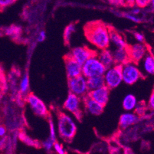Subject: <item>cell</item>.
Returning a JSON list of instances; mask_svg holds the SVG:
<instances>
[{"instance_id": "1", "label": "cell", "mask_w": 154, "mask_h": 154, "mask_svg": "<svg viewBox=\"0 0 154 154\" xmlns=\"http://www.w3.org/2000/svg\"><path fill=\"white\" fill-rule=\"evenodd\" d=\"M109 26L101 21H92L85 26V35L88 42L98 50L110 47Z\"/></svg>"}, {"instance_id": "2", "label": "cell", "mask_w": 154, "mask_h": 154, "mask_svg": "<svg viewBox=\"0 0 154 154\" xmlns=\"http://www.w3.org/2000/svg\"><path fill=\"white\" fill-rule=\"evenodd\" d=\"M58 131L59 137L65 142H71L77 133V124L72 117L65 113L58 116Z\"/></svg>"}, {"instance_id": "3", "label": "cell", "mask_w": 154, "mask_h": 154, "mask_svg": "<svg viewBox=\"0 0 154 154\" xmlns=\"http://www.w3.org/2000/svg\"><path fill=\"white\" fill-rule=\"evenodd\" d=\"M121 74L123 82L127 85H134L143 78V75L141 72L138 64L131 61H127L121 65Z\"/></svg>"}, {"instance_id": "4", "label": "cell", "mask_w": 154, "mask_h": 154, "mask_svg": "<svg viewBox=\"0 0 154 154\" xmlns=\"http://www.w3.org/2000/svg\"><path fill=\"white\" fill-rule=\"evenodd\" d=\"M106 68L99 61L96 54L91 56L83 64H82V75L85 78L100 76L103 75Z\"/></svg>"}, {"instance_id": "5", "label": "cell", "mask_w": 154, "mask_h": 154, "mask_svg": "<svg viewBox=\"0 0 154 154\" xmlns=\"http://www.w3.org/2000/svg\"><path fill=\"white\" fill-rule=\"evenodd\" d=\"M104 85L112 90L120 86L123 82L121 74V65L113 64V66L106 68L103 75Z\"/></svg>"}, {"instance_id": "6", "label": "cell", "mask_w": 154, "mask_h": 154, "mask_svg": "<svg viewBox=\"0 0 154 154\" xmlns=\"http://www.w3.org/2000/svg\"><path fill=\"white\" fill-rule=\"evenodd\" d=\"M64 109L75 116L78 120H81L83 117L84 104L83 99L70 92L64 101Z\"/></svg>"}, {"instance_id": "7", "label": "cell", "mask_w": 154, "mask_h": 154, "mask_svg": "<svg viewBox=\"0 0 154 154\" xmlns=\"http://www.w3.org/2000/svg\"><path fill=\"white\" fill-rule=\"evenodd\" d=\"M68 85L69 91L82 98H84L89 93L88 79L83 75L75 77V78H68Z\"/></svg>"}, {"instance_id": "8", "label": "cell", "mask_w": 154, "mask_h": 154, "mask_svg": "<svg viewBox=\"0 0 154 154\" xmlns=\"http://www.w3.org/2000/svg\"><path fill=\"white\" fill-rule=\"evenodd\" d=\"M26 101L29 105L31 110L35 115L41 117H47L48 116V109L47 106L36 95L33 94H28Z\"/></svg>"}, {"instance_id": "9", "label": "cell", "mask_w": 154, "mask_h": 154, "mask_svg": "<svg viewBox=\"0 0 154 154\" xmlns=\"http://www.w3.org/2000/svg\"><path fill=\"white\" fill-rule=\"evenodd\" d=\"M127 49L128 51L130 61L137 64H139L146 54L149 51V48L146 45L140 42L127 45Z\"/></svg>"}, {"instance_id": "10", "label": "cell", "mask_w": 154, "mask_h": 154, "mask_svg": "<svg viewBox=\"0 0 154 154\" xmlns=\"http://www.w3.org/2000/svg\"><path fill=\"white\" fill-rule=\"evenodd\" d=\"M64 64L68 78H75L82 75V65L75 61L69 54L64 57Z\"/></svg>"}, {"instance_id": "11", "label": "cell", "mask_w": 154, "mask_h": 154, "mask_svg": "<svg viewBox=\"0 0 154 154\" xmlns=\"http://www.w3.org/2000/svg\"><path fill=\"white\" fill-rule=\"evenodd\" d=\"M96 54V52L92 51L87 46H78V47L74 48L69 53L70 55L79 64H82L90 58L91 56Z\"/></svg>"}, {"instance_id": "12", "label": "cell", "mask_w": 154, "mask_h": 154, "mask_svg": "<svg viewBox=\"0 0 154 154\" xmlns=\"http://www.w3.org/2000/svg\"><path fill=\"white\" fill-rule=\"evenodd\" d=\"M82 99H83L84 109L87 113L93 116H99L103 113L104 106L99 103L98 102L95 101L88 94Z\"/></svg>"}, {"instance_id": "13", "label": "cell", "mask_w": 154, "mask_h": 154, "mask_svg": "<svg viewBox=\"0 0 154 154\" xmlns=\"http://www.w3.org/2000/svg\"><path fill=\"white\" fill-rule=\"evenodd\" d=\"M110 92V89L104 85V86L100 87V88H97V89L90 91L89 93H88V95H89L93 100H94L95 101L98 102L100 104L105 106L109 100Z\"/></svg>"}, {"instance_id": "14", "label": "cell", "mask_w": 154, "mask_h": 154, "mask_svg": "<svg viewBox=\"0 0 154 154\" xmlns=\"http://www.w3.org/2000/svg\"><path fill=\"white\" fill-rule=\"evenodd\" d=\"M140 116L134 111H127L121 114L119 120V126L122 130H127L138 123Z\"/></svg>"}, {"instance_id": "15", "label": "cell", "mask_w": 154, "mask_h": 154, "mask_svg": "<svg viewBox=\"0 0 154 154\" xmlns=\"http://www.w3.org/2000/svg\"><path fill=\"white\" fill-rule=\"evenodd\" d=\"M139 64H141V68H140L142 72L146 75H152L154 73V58L152 55V53L150 51H148L146 55L144 56L143 59L141 60Z\"/></svg>"}, {"instance_id": "16", "label": "cell", "mask_w": 154, "mask_h": 154, "mask_svg": "<svg viewBox=\"0 0 154 154\" xmlns=\"http://www.w3.org/2000/svg\"><path fill=\"white\" fill-rule=\"evenodd\" d=\"M109 36H110V43L113 45L115 48H127L128 45L124 36L113 28H109Z\"/></svg>"}, {"instance_id": "17", "label": "cell", "mask_w": 154, "mask_h": 154, "mask_svg": "<svg viewBox=\"0 0 154 154\" xmlns=\"http://www.w3.org/2000/svg\"><path fill=\"white\" fill-rule=\"evenodd\" d=\"M96 56L106 68H110V67L113 66V64H115L114 61H113L112 51L108 48L100 50L98 53L96 52Z\"/></svg>"}, {"instance_id": "18", "label": "cell", "mask_w": 154, "mask_h": 154, "mask_svg": "<svg viewBox=\"0 0 154 154\" xmlns=\"http://www.w3.org/2000/svg\"><path fill=\"white\" fill-rule=\"evenodd\" d=\"M112 51L113 61L115 64L122 65L124 63L130 61L129 54L127 48H115Z\"/></svg>"}, {"instance_id": "19", "label": "cell", "mask_w": 154, "mask_h": 154, "mask_svg": "<svg viewBox=\"0 0 154 154\" xmlns=\"http://www.w3.org/2000/svg\"><path fill=\"white\" fill-rule=\"evenodd\" d=\"M138 101L137 99L134 94H129L124 97V100H123V107L126 111H134L135 107H137Z\"/></svg>"}, {"instance_id": "20", "label": "cell", "mask_w": 154, "mask_h": 154, "mask_svg": "<svg viewBox=\"0 0 154 154\" xmlns=\"http://www.w3.org/2000/svg\"><path fill=\"white\" fill-rule=\"evenodd\" d=\"M87 79H88V87L89 91L104 86V80H103V75L91 77Z\"/></svg>"}, {"instance_id": "21", "label": "cell", "mask_w": 154, "mask_h": 154, "mask_svg": "<svg viewBox=\"0 0 154 154\" xmlns=\"http://www.w3.org/2000/svg\"><path fill=\"white\" fill-rule=\"evenodd\" d=\"M4 33L7 36H9L12 38L15 39L19 38L22 34V28L17 26H11L4 30Z\"/></svg>"}, {"instance_id": "22", "label": "cell", "mask_w": 154, "mask_h": 154, "mask_svg": "<svg viewBox=\"0 0 154 154\" xmlns=\"http://www.w3.org/2000/svg\"><path fill=\"white\" fill-rule=\"evenodd\" d=\"M75 32H76V26L74 23L70 24L65 28L64 32V40L66 44H69L71 37Z\"/></svg>"}, {"instance_id": "23", "label": "cell", "mask_w": 154, "mask_h": 154, "mask_svg": "<svg viewBox=\"0 0 154 154\" xmlns=\"http://www.w3.org/2000/svg\"><path fill=\"white\" fill-rule=\"evenodd\" d=\"M29 78L28 75H24L19 83V91L22 94H27L29 91Z\"/></svg>"}, {"instance_id": "24", "label": "cell", "mask_w": 154, "mask_h": 154, "mask_svg": "<svg viewBox=\"0 0 154 154\" xmlns=\"http://www.w3.org/2000/svg\"><path fill=\"white\" fill-rule=\"evenodd\" d=\"M48 125H49V131H50L49 137L50 138H51L53 140L56 141V140H57L56 127H55V125H54V121H53L51 118H49V120H48Z\"/></svg>"}, {"instance_id": "25", "label": "cell", "mask_w": 154, "mask_h": 154, "mask_svg": "<svg viewBox=\"0 0 154 154\" xmlns=\"http://www.w3.org/2000/svg\"><path fill=\"white\" fill-rule=\"evenodd\" d=\"M55 142L54 140H53L51 138L48 137V139H46L44 142L42 143V146L46 151L48 152H51L53 149V146H54V143Z\"/></svg>"}, {"instance_id": "26", "label": "cell", "mask_w": 154, "mask_h": 154, "mask_svg": "<svg viewBox=\"0 0 154 154\" xmlns=\"http://www.w3.org/2000/svg\"><path fill=\"white\" fill-rule=\"evenodd\" d=\"M124 17L127 18V19H129L131 22H135V23H140V22H141V19L140 17H138V15H133L131 12H127V13L124 14Z\"/></svg>"}, {"instance_id": "27", "label": "cell", "mask_w": 154, "mask_h": 154, "mask_svg": "<svg viewBox=\"0 0 154 154\" xmlns=\"http://www.w3.org/2000/svg\"><path fill=\"white\" fill-rule=\"evenodd\" d=\"M53 150L56 152V153L58 154H64L65 153V151H64V149L63 148L62 145H61L60 143L55 142L54 143V146H53Z\"/></svg>"}, {"instance_id": "28", "label": "cell", "mask_w": 154, "mask_h": 154, "mask_svg": "<svg viewBox=\"0 0 154 154\" xmlns=\"http://www.w3.org/2000/svg\"><path fill=\"white\" fill-rule=\"evenodd\" d=\"M150 0H135L134 1V5L140 7V9H144L149 5Z\"/></svg>"}, {"instance_id": "29", "label": "cell", "mask_w": 154, "mask_h": 154, "mask_svg": "<svg viewBox=\"0 0 154 154\" xmlns=\"http://www.w3.org/2000/svg\"><path fill=\"white\" fill-rule=\"evenodd\" d=\"M134 110H135V113H137V115L138 116H140V115H143L144 113H145V110H146V107L145 106H144V103H137V107H135V109H134Z\"/></svg>"}, {"instance_id": "30", "label": "cell", "mask_w": 154, "mask_h": 154, "mask_svg": "<svg viewBox=\"0 0 154 154\" xmlns=\"http://www.w3.org/2000/svg\"><path fill=\"white\" fill-rule=\"evenodd\" d=\"M16 0H0V9H3L12 5Z\"/></svg>"}, {"instance_id": "31", "label": "cell", "mask_w": 154, "mask_h": 154, "mask_svg": "<svg viewBox=\"0 0 154 154\" xmlns=\"http://www.w3.org/2000/svg\"><path fill=\"white\" fill-rule=\"evenodd\" d=\"M134 38H135L136 41L140 43H144L145 42V37L141 32H134Z\"/></svg>"}, {"instance_id": "32", "label": "cell", "mask_w": 154, "mask_h": 154, "mask_svg": "<svg viewBox=\"0 0 154 154\" xmlns=\"http://www.w3.org/2000/svg\"><path fill=\"white\" fill-rule=\"evenodd\" d=\"M19 137H20L21 140H22L23 142L26 143L27 145H31V146L35 145V141H33L32 139H30V137H26V136H24V135H20L19 136Z\"/></svg>"}, {"instance_id": "33", "label": "cell", "mask_w": 154, "mask_h": 154, "mask_svg": "<svg viewBox=\"0 0 154 154\" xmlns=\"http://www.w3.org/2000/svg\"><path fill=\"white\" fill-rule=\"evenodd\" d=\"M147 106L149 108L152 109V110L154 108V94H153V92H152L150 97H149V100H148Z\"/></svg>"}, {"instance_id": "34", "label": "cell", "mask_w": 154, "mask_h": 154, "mask_svg": "<svg viewBox=\"0 0 154 154\" xmlns=\"http://www.w3.org/2000/svg\"><path fill=\"white\" fill-rule=\"evenodd\" d=\"M45 38H46L45 32V31H41V32L38 33V41L42 42H44Z\"/></svg>"}, {"instance_id": "35", "label": "cell", "mask_w": 154, "mask_h": 154, "mask_svg": "<svg viewBox=\"0 0 154 154\" xmlns=\"http://www.w3.org/2000/svg\"><path fill=\"white\" fill-rule=\"evenodd\" d=\"M7 135V127L3 124H0V137Z\"/></svg>"}, {"instance_id": "36", "label": "cell", "mask_w": 154, "mask_h": 154, "mask_svg": "<svg viewBox=\"0 0 154 154\" xmlns=\"http://www.w3.org/2000/svg\"><path fill=\"white\" fill-rule=\"evenodd\" d=\"M141 12V9L140 7H137L136 5H134L132 6V10L131 11V13L133 14V15H138Z\"/></svg>"}, {"instance_id": "37", "label": "cell", "mask_w": 154, "mask_h": 154, "mask_svg": "<svg viewBox=\"0 0 154 154\" xmlns=\"http://www.w3.org/2000/svg\"><path fill=\"white\" fill-rule=\"evenodd\" d=\"M134 1H135V0H122L123 5L132 7L134 5Z\"/></svg>"}, {"instance_id": "38", "label": "cell", "mask_w": 154, "mask_h": 154, "mask_svg": "<svg viewBox=\"0 0 154 154\" xmlns=\"http://www.w3.org/2000/svg\"><path fill=\"white\" fill-rule=\"evenodd\" d=\"M0 124H1V120H0Z\"/></svg>"}]
</instances>
